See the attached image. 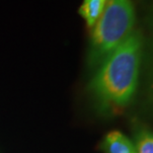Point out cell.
Here are the masks:
<instances>
[{
	"instance_id": "cell-1",
	"label": "cell",
	"mask_w": 153,
	"mask_h": 153,
	"mask_svg": "<svg viewBox=\"0 0 153 153\" xmlns=\"http://www.w3.org/2000/svg\"><path fill=\"white\" fill-rule=\"evenodd\" d=\"M143 48L141 32L133 30L97 66L90 89L103 109L120 110L131 101L137 89Z\"/></svg>"
},
{
	"instance_id": "cell-8",
	"label": "cell",
	"mask_w": 153,
	"mask_h": 153,
	"mask_svg": "<svg viewBox=\"0 0 153 153\" xmlns=\"http://www.w3.org/2000/svg\"><path fill=\"white\" fill-rule=\"evenodd\" d=\"M152 39H153V38H152Z\"/></svg>"
},
{
	"instance_id": "cell-5",
	"label": "cell",
	"mask_w": 153,
	"mask_h": 153,
	"mask_svg": "<svg viewBox=\"0 0 153 153\" xmlns=\"http://www.w3.org/2000/svg\"><path fill=\"white\" fill-rule=\"evenodd\" d=\"M134 145L137 153H153V132L140 128L136 131Z\"/></svg>"
},
{
	"instance_id": "cell-7",
	"label": "cell",
	"mask_w": 153,
	"mask_h": 153,
	"mask_svg": "<svg viewBox=\"0 0 153 153\" xmlns=\"http://www.w3.org/2000/svg\"><path fill=\"white\" fill-rule=\"evenodd\" d=\"M146 23H147L148 27L153 31V6L149 9L148 14L146 16Z\"/></svg>"
},
{
	"instance_id": "cell-4",
	"label": "cell",
	"mask_w": 153,
	"mask_h": 153,
	"mask_svg": "<svg viewBox=\"0 0 153 153\" xmlns=\"http://www.w3.org/2000/svg\"><path fill=\"white\" fill-rule=\"evenodd\" d=\"M105 4L106 0H83L81 3L78 13L90 30L99 20Z\"/></svg>"
},
{
	"instance_id": "cell-2",
	"label": "cell",
	"mask_w": 153,
	"mask_h": 153,
	"mask_svg": "<svg viewBox=\"0 0 153 153\" xmlns=\"http://www.w3.org/2000/svg\"><path fill=\"white\" fill-rule=\"evenodd\" d=\"M135 12L131 0H106L99 20L91 29L88 64L97 66L134 30Z\"/></svg>"
},
{
	"instance_id": "cell-3",
	"label": "cell",
	"mask_w": 153,
	"mask_h": 153,
	"mask_svg": "<svg viewBox=\"0 0 153 153\" xmlns=\"http://www.w3.org/2000/svg\"><path fill=\"white\" fill-rule=\"evenodd\" d=\"M102 148L105 153H137L134 143L118 131H111L105 136Z\"/></svg>"
},
{
	"instance_id": "cell-6",
	"label": "cell",
	"mask_w": 153,
	"mask_h": 153,
	"mask_svg": "<svg viewBox=\"0 0 153 153\" xmlns=\"http://www.w3.org/2000/svg\"><path fill=\"white\" fill-rule=\"evenodd\" d=\"M148 67H149V85H150V95L153 99V39L149 41L148 45Z\"/></svg>"
}]
</instances>
